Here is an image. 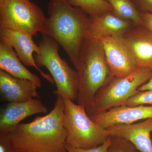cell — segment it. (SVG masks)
<instances>
[{
    "label": "cell",
    "instance_id": "obj_1",
    "mask_svg": "<svg viewBox=\"0 0 152 152\" xmlns=\"http://www.w3.org/2000/svg\"><path fill=\"white\" fill-rule=\"evenodd\" d=\"M64 115V98L57 95L54 107L48 115L19 124L9 133L15 149L17 152H69Z\"/></svg>",
    "mask_w": 152,
    "mask_h": 152
},
{
    "label": "cell",
    "instance_id": "obj_2",
    "mask_svg": "<svg viewBox=\"0 0 152 152\" xmlns=\"http://www.w3.org/2000/svg\"><path fill=\"white\" fill-rule=\"evenodd\" d=\"M42 34L56 41L75 68L80 49L89 35L90 17L66 0H50Z\"/></svg>",
    "mask_w": 152,
    "mask_h": 152
},
{
    "label": "cell",
    "instance_id": "obj_3",
    "mask_svg": "<svg viewBox=\"0 0 152 152\" xmlns=\"http://www.w3.org/2000/svg\"><path fill=\"white\" fill-rule=\"evenodd\" d=\"M76 70L79 89L77 102L84 105L87 112L97 92L113 76L99 39L88 35L80 49Z\"/></svg>",
    "mask_w": 152,
    "mask_h": 152
},
{
    "label": "cell",
    "instance_id": "obj_4",
    "mask_svg": "<svg viewBox=\"0 0 152 152\" xmlns=\"http://www.w3.org/2000/svg\"><path fill=\"white\" fill-rule=\"evenodd\" d=\"M63 98V124L66 131V145L89 149L104 143L110 136L108 130L91 119L84 105L76 104L68 98Z\"/></svg>",
    "mask_w": 152,
    "mask_h": 152
},
{
    "label": "cell",
    "instance_id": "obj_5",
    "mask_svg": "<svg viewBox=\"0 0 152 152\" xmlns=\"http://www.w3.org/2000/svg\"><path fill=\"white\" fill-rule=\"evenodd\" d=\"M59 45L54 39L42 34L39 45V50L35 56V61L38 67H45L51 75L57 88L54 93L74 102L77 100L78 96V75L77 70L60 56Z\"/></svg>",
    "mask_w": 152,
    "mask_h": 152
},
{
    "label": "cell",
    "instance_id": "obj_6",
    "mask_svg": "<svg viewBox=\"0 0 152 152\" xmlns=\"http://www.w3.org/2000/svg\"><path fill=\"white\" fill-rule=\"evenodd\" d=\"M152 75V69L140 68L135 72L124 77H112L96 93L87 112L88 115L91 118L113 108L124 105Z\"/></svg>",
    "mask_w": 152,
    "mask_h": 152
},
{
    "label": "cell",
    "instance_id": "obj_7",
    "mask_svg": "<svg viewBox=\"0 0 152 152\" xmlns=\"http://www.w3.org/2000/svg\"><path fill=\"white\" fill-rule=\"evenodd\" d=\"M46 19L40 8L30 0L0 2V27L13 28L34 37L42 33Z\"/></svg>",
    "mask_w": 152,
    "mask_h": 152
},
{
    "label": "cell",
    "instance_id": "obj_8",
    "mask_svg": "<svg viewBox=\"0 0 152 152\" xmlns=\"http://www.w3.org/2000/svg\"><path fill=\"white\" fill-rule=\"evenodd\" d=\"M96 38L103 44L107 63L113 77H124L140 69L132 50L122 36Z\"/></svg>",
    "mask_w": 152,
    "mask_h": 152
},
{
    "label": "cell",
    "instance_id": "obj_9",
    "mask_svg": "<svg viewBox=\"0 0 152 152\" xmlns=\"http://www.w3.org/2000/svg\"><path fill=\"white\" fill-rule=\"evenodd\" d=\"M33 36L20 30L9 27H0L1 41L12 47L19 59L24 65L34 67L41 75L52 84L54 80L50 74H46L37 65L33 56L34 53H37L39 48L33 39Z\"/></svg>",
    "mask_w": 152,
    "mask_h": 152
},
{
    "label": "cell",
    "instance_id": "obj_10",
    "mask_svg": "<svg viewBox=\"0 0 152 152\" xmlns=\"http://www.w3.org/2000/svg\"><path fill=\"white\" fill-rule=\"evenodd\" d=\"M47 112L46 107L37 98L24 102H9L1 109L0 133L9 134L27 117Z\"/></svg>",
    "mask_w": 152,
    "mask_h": 152
},
{
    "label": "cell",
    "instance_id": "obj_11",
    "mask_svg": "<svg viewBox=\"0 0 152 152\" xmlns=\"http://www.w3.org/2000/svg\"><path fill=\"white\" fill-rule=\"evenodd\" d=\"M104 129L119 124H129L152 118V105L129 107L122 105L91 118Z\"/></svg>",
    "mask_w": 152,
    "mask_h": 152
},
{
    "label": "cell",
    "instance_id": "obj_12",
    "mask_svg": "<svg viewBox=\"0 0 152 152\" xmlns=\"http://www.w3.org/2000/svg\"><path fill=\"white\" fill-rule=\"evenodd\" d=\"M111 137L126 139L140 152H152V118L136 124H119L107 129Z\"/></svg>",
    "mask_w": 152,
    "mask_h": 152
},
{
    "label": "cell",
    "instance_id": "obj_13",
    "mask_svg": "<svg viewBox=\"0 0 152 152\" xmlns=\"http://www.w3.org/2000/svg\"><path fill=\"white\" fill-rule=\"evenodd\" d=\"M38 87L26 79L18 78L7 72L0 70V93L1 99L9 102H24L39 98Z\"/></svg>",
    "mask_w": 152,
    "mask_h": 152
},
{
    "label": "cell",
    "instance_id": "obj_14",
    "mask_svg": "<svg viewBox=\"0 0 152 152\" xmlns=\"http://www.w3.org/2000/svg\"><path fill=\"white\" fill-rule=\"evenodd\" d=\"M132 50L139 68L152 69V31L145 26H135L122 36Z\"/></svg>",
    "mask_w": 152,
    "mask_h": 152
},
{
    "label": "cell",
    "instance_id": "obj_15",
    "mask_svg": "<svg viewBox=\"0 0 152 152\" xmlns=\"http://www.w3.org/2000/svg\"><path fill=\"white\" fill-rule=\"evenodd\" d=\"M90 17L89 35L96 37L122 36L135 25L132 21L108 11Z\"/></svg>",
    "mask_w": 152,
    "mask_h": 152
},
{
    "label": "cell",
    "instance_id": "obj_16",
    "mask_svg": "<svg viewBox=\"0 0 152 152\" xmlns=\"http://www.w3.org/2000/svg\"><path fill=\"white\" fill-rule=\"evenodd\" d=\"M0 69L18 78L26 79L38 87L42 86L40 79L32 73L19 59L12 47L0 41Z\"/></svg>",
    "mask_w": 152,
    "mask_h": 152
},
{
    "label": "cell",
    "instance_id": "obj_17",
    "mask_svg": "<svg viewBox=\"0 0 152 152\" xmlns=\"http://www.w3.org/2000/svg\"><path fill=\"white\" fill-rule=\"evenodd\" d=\"M110 3L118 15L132 21L136 26H144L140 13L131 0H105Z\"/></svg>",
    "mask_w": 152,
    "mask_h": 152
},
{
    "label": "cell",
    "instance_id": "obj_18",
    "mask_svg": "<svg viewBox=\"0 0 152 152\" xmlns=\"http://www.w3.org/2000/svg\"><path fill=\"white\" fill-rule=\"evenodd\" d=\"M72 5L83 10L89 16L114 11L111 5L105 0H66Z\"/></svg>",
    "mask_w": 152,
    "mask_h": 152
},
{
    "label": "cell",
    "instance_id": "obj_19",
    "mask_svg": "<svg viewBox=\"0 0 152 152\" xmlns=\"http://www.w3.org/2000/svg\"><path fill=\"white\" fill-rule=\"evenodd\" d=\"M134 145L126 139L112 137V142L107 152H137Z\"/></svg>",
    "mask_w": 152,
    "mask_h": 152
},
{
    "label": "cell",
    "instance_id": "obj_20",
    "mask_svg": "<svg viewBox=\"0 0 152 152\" xmlns=\"http://www.w3.org/2000/svg\"><path fill=\"white\" fill-rule=\"evenodd\" d=\"M147 104L152 105V91H138L126 101L124 105L133 107Z\"/></svg>",
    "mask_w": 152,
    "mask_h": 152
},
{
    "label": "cell",
    "instance_id": "obj_21",
    "mask_svg": "<svg viewBox=\"0 0 152 152\" xmlns=\"http://www.w3.org/2000/svg\"><path fill=\"white\" fill-rule=\"evenodd\" d=\"M112 142V137L110 136L107 141L102 145L94 148L89 149L74 148L66 145L67 149L69 152H107V150Z\"/></svg>",
    "mask_w": 152,
    "mask_h": 152
},
{
    "label": "cell",
    "instance_id": "obj_22",
    "mask_svg": "<svg viewBox=\"0 0 152 152\" xmlns=\"http://www.w3.org/2000/svg\"><path fill=\"white\" fill-rule=\"evenodd\" d=\"M0 152H17L13 146L9 134L0 133Z\"/></svg>",
    "mask_w": 152,
    "mask_h": 152
},
{
    "label": "cell",
    "instance_id": "obj_23",
    "mask_svg": "<svg viewBox=\"0 0 152 152\" xmlns=\"http://www.w3.org/2000/svg\"><path fill=\"white\" fill-rule=\"evenodd\" d=\"M140 13L148 12L152 15V0H131Z\"/></svg>",
    "mask_w": 152,
    "mask_h": 152
},
{
    "label": "cell",
    "instance_id": "obj_24",
    "mask_svg": "<svg viewBox=\"0 0 152 152\" xmlns=\"http://www.w3.org/2000/svg\"><path fill=\"white\" fill-rule=\"evenodd\" d=\"M144 26L152 31V15L149 13H140Z\"/></svg>",
    "mask_w": 152,
    "mask_h": 152
},
{
    "label": "cell",
    "instance_id": "obj_25",
    "mask_svg": "<svg viewBox=\"0 0 152 152\" xmlns=\"http://www.w3.org/2000/svg\"><path fill=\"white\" fill-rule=\"evenodd\" d=\"M138 91H152V75L146 83L141 85L139 87L138 89Z\"/></svg>",
    "mask_w": 152,
    "mask_h": 152
},
{
    "label": "cell",
    "instance_id": "obj_26",
    "mask_svg": "<svg viewBox=\"0 0 152 152\" xmlns=\"http://www.w3.org/2000/svg\"><path fill=\"white\" fill-rule=\"evenodd\" d=\"M4 1V0H0V2H2Z\"/></svg>",
    "mask_w": 152,
    "mask_h": 152
},
{
    "label": "cell",
    "instance_id": "obj_27",
    "mask_svg": "<svg viewBox=\"0 0 152 152\" xmlns=\"http://www.w3.org/2000/svg\"><path fill=\"white\" fill-rule=\"evenodd\" d=\"M151 138H152V134H151Z\"/></svg>",
    "mask_w": 152,
    "mask_h": 152
},
{
    "label": "cell",
    "instance_id": "obj_28",
    "mask_svg": "<svg viewBox=\"0 0 152 152\" xmlns=\"http://www.w3.org/2000/svg\"><path fill=\"white\" fill-rule=\"evenodd\" d=\"M137 152H139V151H138Z\"/></svg>",
    "mask_w": 152,
    "mask_h": 152
}]
</instances>
